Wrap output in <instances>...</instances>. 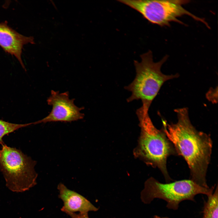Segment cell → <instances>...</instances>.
Segmentation results:
<instances>
[{"mask_svg": "<svg viewBox=\"0 0 218 218\" xmlns=\"http://www.w3.org/2000/svg\"><path fill=\"white\" fill-rule=\"evenodd\" d=\"M67 214L71 218H89L88 213H67Z\"/></svg>", "mask_w": 218, "mask_h": 218, "instance_id": "4fadbf2b", "label": "cell"}, {"mask_svg": "<svg viewBox=\"0 0 218 218\" xmlns=\"http://www.w3.org/2000/svg\"><path fill=\"white\" fill-rule=\"evenodd\" d=\"M213 193L205 201L202 218H218V190L216 184Z\"/></svg>", "mask_w": 218, "mask_h": 218, "instance_id": "30bf717a", "label": "cell"}, {"mask_svg": "<svg viewBox=\"0 0 218 218\" xmlns=\"http://www.w3.org/2000/svg\"><path fill=\"white\" fill-rule=\"evenodd\" d=\"M217 88L216 89H210L206 94V97L208 99L213 103H216L217 102Z\"/></svg>", "mask_w": 218, "mask_h": 218, "instance_id": "7c38bea8", "label": "cell"}, {"mask_svg": "<svg viewBox=\"0 0 218 218\" xmlns=\"http://www.w3.org/2000/svg\"><path fill=\"white\" fill-rule=\"evenodd\" d=\"M216 184L206 188L197 184L190 179L162 183L153 177L145 182L144 188L140 193V199L144 204L150 203L154 199H162L167 202L168 209L177 210L180 203L189 200L195 202V196L199 194L211 195Z\"/></svg>", "mask_w": 218, "mask_h": 218, "instance_id": "277c9868", "label": "cell"}, {"mask_svg": "<svg viewBox=\"0 0 218 218\" xmlns=\"http://www.w3.org/2000/svg\"><path fill=\"white\" fill-rule=\"evenodd\" d=\"M123 3L140 13L150 22L161 26H169L172 22L183 24L179 17L186 15L204 24H208L204 19L197 17L185 9L186 0H120Z\"/></svg>", "mask_w": 218, "mask_h": 218, "instance_id": "8992f818", "label": "cell"}, {"mask_svg": "<svg viewBox=\"0 0 218 218\" xmlns=\"http://www.w3.org/2000/svg\"><path fill=\"white\" fill-rule=\"evenodd\" d=\"M35 43L33 37L19 33L10 27L6 21L0 22V46L5 52L14 56L25 71L21 58L23 47Z\"/></svg>", "mask_w": 218, "mask_h": 218, "instance_id": "ba28073f", "label": "cell"}, {"mask_svg": "<svg viewBox=\"0 0 218 218\" xmlns=\"http://www.w3.org/2000/svg\"><path fill=\"white\" fill-rule=\"evenodd\" d=\"M30 123L25 124L13 123L0 119V144H4L3 137L6 135L12 133L18 129L33 124Z\"/></svg>", "mask_w": 218, "mask_h": 218, "instance_id": "8fae6325", "label": "cell"}, {"mask_svg": "<svg viewBox=\"0 0 218 218\" xmlns=\"http://www.w3.org/2000/svg\"><path fill=\"white\" fill-rule=\"evenodd\" d=\"M164 56L154 62L151 51L140 55L141 61H134L136 74L133 81L124 88L131 93L127 99L128 102L140 100L142 107L149 110L152 102L166 81L179 77L178 74L166 75L161 71V67L168 58Z\"/></svg>", "mask_w": 218, "mask_h": 218, "instance_id": "3957f363", "label": "cell"}, {"mask_svg": "<svg viewBox=\"0 0 218 218\" xmlns=\"http://www.w3.org/2000/svg\"><path fill=\"white\" fill-rule=\"evenodd\" d=\"M174 111L177 122L169 124L162 120V128L177 155L187 162L190 170V179L199 185L209 188L206 175L212 152L210 136L197 130L193 126L187 107L175 109Z\"/></svg>", "mask_w": 218, "mask_h": 218, "instance_id": "6da1fadb", "label": "cell"}, {"mask_svg": "<svg viewBox=\"0 0 218 218\" xmlns=\"http://www.w3.org/2000/svg\"><path fill=\"white\" fill-rule=\"evenodd\" d=\"M152 218H169L168 217H162L157 215H154Z\"/></svg>", "mask_w": 218, "mask_h": 218, "instance_id": "5bb4252c", "label": "cell"}, {"mask_svg": "<svg viewBox=\"0 0 218 218\" xmlns=\"http://www.w3.org/2000/svg\"><path fill=\"white\" fill-rule=\"evenodd\" d=\"M74 99H70L69 93L66 91L60 93L59 91H51V95L47 102L52 106L49 114L43 119L33 122V124L51 122H71L83 119L84 114L81 112L84 109L74 103Z\"/></svg>", "mask_w": 218, "mask_h": 218, "instance_id": "52a82bcc", "label": "cell"}, {"mask_svg": "<svg viewBox=\"0 0 218 218\" xmlns=\"http://www.w3.org/2000/svg\"><path fill=\"white\" fill-rule=\"evenodd\" d=\"M57 188L59 191L58 197L63 202V206L61 209L63 212L83 213L98 210V208L85 197L68 189L62 183H59Z\"/></svg>", "mask_w": 218, "mask_h": 218, "instance_id": "9c48e42d", "label": "cell"}, {"mask_svg": "<svg viewBox=\"0 0 218 218\" xmlns=\"http://www.w3.org/2000/svg\"><path fill=\"white\" fill-rule=\"evenodd\" d=\"M0 150V170L11 191L22 192L37 184L38 176L35 170L36 161L20 150L5 144Z\"/></svg>", "mask_w": 218, "mask_h": 218, "instance_id": "5b68a950", "label": "cell"}, {"mask_svg": "<svg viewBox=\"0 0 218 218\" xmlns=\"http://www.w3.org/2000/svg\"><path fill=\"white\" fill-rule=\"evenodd\" d=\"M148 110L142 106L136 113L139 121L140 134L135 155L148 165L157 168L163 175L166 183L173 181L167 166L168 157L178 155L176 150L163 130L157 129L148 114Z\"/></svg>", "mask_w": 218, "mask_h": 218, "instance_id": "7a4b0ae2", "label": "cell"}]
</instances>
